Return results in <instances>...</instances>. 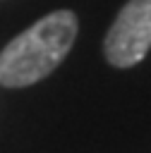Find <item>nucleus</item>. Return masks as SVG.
I'll list each match as a JSON object with an SVG mask.
<instances>
[{"mask_svg":"<svg viewBox=\"0 0 151 153\" xmlns=\"http://www.w3.org/2000/svg\"><path fill=\"white\" fill-rule=\"evenodd\" d=\"M77 38V17L55 10L14 36L0 53V84L22 88L48 76L70 53Z\"/></svg>","mask_w":151,"mask_h":153,"instance_id":"1","label":"nucleus"},{"mask_svg":"<svg viewBox=\"0 0 151 153\" xmlns=\"http://www.w3.org/2000/svg\"><path fill=\"white\" fill-rule=\"evenodd\" d=\"M151 50V0H129L110 24L103 53L115 67H132Z\"/></svg>","mask_w":151,"mask_h":153,"instance_id":"2","label":"nucleus"}]
</instances>
